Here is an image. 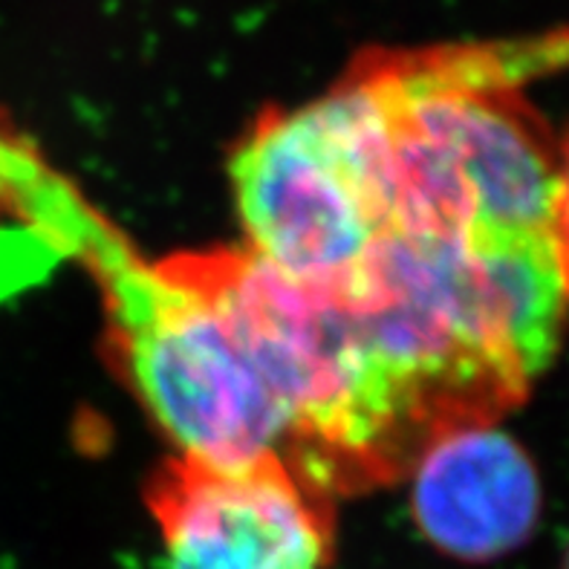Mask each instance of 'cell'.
I'll return each instance as SVG.
<instances>
[{
	"mask_svg": "<svg viewBox=\"0 0 569 569\" xmlns=\"http://www.w3.org/2000/svg\"><path fill=\"white\" fill-rule=\"evenodd\" d=\"M321 101L267 110L231 157L249 252L307 287L339 281L373 243L365 191Z\"/></svg>",
	"mask_w": 569,
	"mask_h": 569,
	"instance_id": "obj_3",
	"label": "cell"
},
{
	"mask_svg": "<svg viewBox=\"0 0 569 569\" xmlns=\"http://www.w3.org/2000/svg\"><path fill=\"white\" fill-rule=\"evenodd\" d=\"M561 569H569V549H567V558H563V563H561Z\"/></svg>",
	"mask_w": 569,
	"mask_h": 569,
	"instance_id": "obj_7",
	"label": "cell"
},
{
	"mask_svg": "<svg viewBox=\"0 0 569 569\" xmlns=\"http://www.w3.org/2000/svg\"><path fill=\"white\" fill-rule=\"evenodd\" d=\"M238 307L287 411L283 462L336 498L518 408L561 347L569 283L552 238L382 234L327 287L258 263Z\"/></svg>",
	"mask_w": 569,
	"mask_h": 569,
	"instance_id": "obj_1",
	"label": "cell"
},
{
	"mask_svg": "<svg viewBox=\"0 0 569 569\" xmlns=\"http://www.w3.org/2000/svg\"><path fill=\"white\" fill-rule=\"evenodd\" d=\"M166 569H327L336 541L332 498L278 455L223 469L168 460L144 491Z\"/></svg>",
	"mask_w": 569,
	"mask_h": 569,
	"instance_id": "obj_4",
	"label": "cell"
},
{
	"mask_svg": "<svg viewBox=\"0 0 569 569\" xmlns=\"http://www.w3.org/2000/svg\"><path fill=\"white\" fill-rule=\"evenodd\" d=\"M556 240L569 283V137L558 144V188H556Z\"/></svg>",
	"mask_w": 569,
	"mask_h": 569,
	"instance_id": "obj_6",
	"label": "cell"
},
{
	"mask_svg": "<svg viewBox=\"0 0 569 569\" xmlns=\"http://www.w3.org/2000/svg\"><path fill=\"white\" fill-rule=\"evenodd\" d=\"M411 471L419 532L457 561H498L523 547L538 527V471L498 426L446 433L419 455Z\"/></svg>",
	"mask_w": 569,
	"mask_h": 569,
	"instance_id": "obj_5",
	"label": "cell"
},
{
	"mask_svg": "<svg viewBox=\"0 0 569 569\" xmlns=\"http://www.w3.org/2000/svg\"><path fill=\"white\" fill-rule=\"evenodd\" d=\"M0 217L93 274L130 388L186 457L238 469L283 457L287 413L229 321L171 258L148 263L0 110Z\"/></svg>",
	"mask_w": 569,
	"mask_h": 569,
	"instance_id": "obj_2",
	"label": "cell"
}]
</instances>
